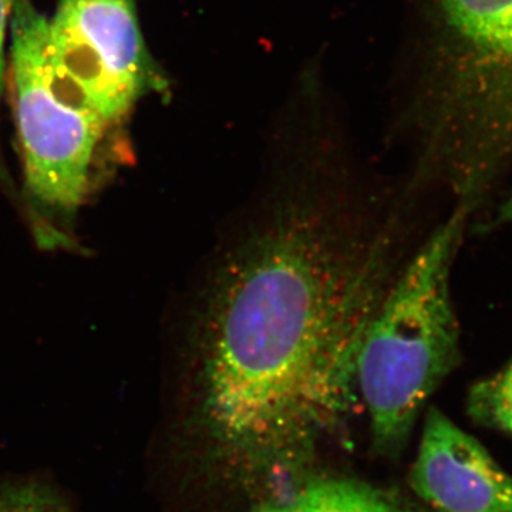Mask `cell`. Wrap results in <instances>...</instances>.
I'll return each mask as SVG.
<instances>
[{
	"mask_svg": "<svg viewBox=\"0 0 512 512\" xmlns=\"http://www.w3.org/2000/svg\"><path fill=\"white\" fill-rule=\"evenodd\" d=\"M423 198L357 156L330 93L292 92L181 315L174 365L212 439L288 454L345 426L367 329L429 234Z\"/></svg>",
	"mask_w": 512,
	"mask_h": 512,
	"instance_id": "cell-1",
	"label": "cell"
},
{
	"mask_svg": "<svg viewBox=\"0 0 512 512\" xmlns=\"http://www.w3.org/2000/svg\"><path fill=\"white\" fill-rule=\"evenodd\" d=\"M393 134L410 180L471 214L512 173V0H410Z\"/></svg>",
	"mask_w": 512,
	"mask_h": 512,
	"instance_id": "cell-2",
	"label": "cell"
},
{
	"mask_svg": "<svg viewBox=\"0 0 512 512\" xmlns=\"http://www.w3.org/2000/svg\"><path fill=\"white\" fill-rule=\"evenodd\" d=\"M471 217L466 207L453 205L430 229L367 329L357 389L383 453H397L406 444L421 410L460 365L451 272Z\"/></svg>",
	"mask_w": 512,
	"mask_h": 512,
	"instance_id": "cell-3",
	"label": "cell"
},
{
	"mask_svg": "<svg viewBox=\"0 0 512 512\" xmlns=\"http://www.w3.org/2000/svg\"><path fill=\"white\" fill-rule=\"evenodd\" d=\"M9 29L23 185L37 231L55 242L53 220L76 217L86 201L94 157L109 126L53 73L46 15L30 0H16Z\"/></svg>",
	"mask_w": 512,
	"mask_h": 512,
	"instance_id": "cell-4",
	"label": "cell"
},
{
	"mask_svg": "<svg viewBox=\"0 0 512 512\" xmlns=\"http://www.w3.org/2000/svg\"><path fill=\"white\" fill-rule=\"evenodd\" d=\"M46 42L57 79L109 127L144 97L170 92L141 32L137 0H56Z\"/></svg>",
	"mask_w": 512,
	"mask_h": 512,
	"instance_id": "cell-5",
	"label": "cell"
},
{
	"mask_svg": "<svg viewBox=\"0 0 512 512\" xmlns=\"http://www.w3.org/2000/svg\"><path fill=\"white\" fill-rule=\"evenodd\" d=\"M410 481L437 512H512L510 474L436 407L424 420Z\"/></svg>",
	"mask_w": 512,
	"mask_h": 512,
	"instance_id": "cell-6",
	"label": "cell"
},
{
	"mask_svg": "<svg viewBox=\"0 0 512 512\" xmlns=\"http://www.w3.org/2000/svg\"><path fill=\"white\" fill-rule=\"evenodd\" d=\"M291 512H407L379 491L349 480H323L299 495Z\"/></svg>",
	"mask_w": 512,
	"mask_h": 512,
	"instance_id": "cell-7",
	"label": "cell"
},
{
	"mask_svg": "<svg viewBox=\"0 0 512 512\" xmlns=\"http://www.w3.org/2000/svg\"><path fill=\"white\" fill-rule=\"evenodd\" d=\"M467 413L477 424L512 436V359L467 394Z\"/></svg>",
	"mask_w": 512,
	"mask_h": 512,
	"instance_id": "cell-8",
	"label": "cell"
},
{
	"mask_svg": "<svg viewBox=\"0 0 512 512\" xmlns=\"http://www.w3.org/2000/svg\"><path fill=\"white\" fill-rule=\"evenodd\" d=\"M0 512H70L66 503L49 488L15 484L0 488Z\"/></svg>",
	"mask_w": 512,
	"mask_h": 512,
	"instance_id": "cell-9",
	"label": "cell"
},
{
	"mask_svg": "<svg viewBox=\"0 0 512 512\" xmlns=\"http://www.w3.org/2000/svg\"><path fill=\"white\" fill-rule=\"evenodd\" d=\"M16 0H0V93H2L3 69H5V43Z\"/></svg>",
	"mask_w": 512,
	"mask_h": 512,
	"instance_id": "cell-10",
	"label": "cell"
},
{
	"mask_svg": "<svg viewBox=\"0 0 512 512\" xmlns=\"http://www.w3.org/2000/svg\"><path fill=\"white\" fill-rule=\"evenodd\" d=\"M512 224V192L508 195L503 202H501L498 210L495 211L493 217V227H500V225Z\"/></svg>",
	"mask_w": 512,
	"mask_h": 512,
	"instance_id": "cell-11",
	"label": "cell"
},
{
	"mask_svg": "<svg viewBox=\"0 0 512 512\" xmlns=\"http://www.w3.org/2000/svg\"><path fill=\"white\" fill-rule=\"evenodd\" d=\"M268 512H291L289 510H284V511H268Z\"/></svg>",
	"mask_w": 512,
	"mask_h": 512,
	"instance_id": "cell-12",
	"label": "cell"
}]
</instances>
